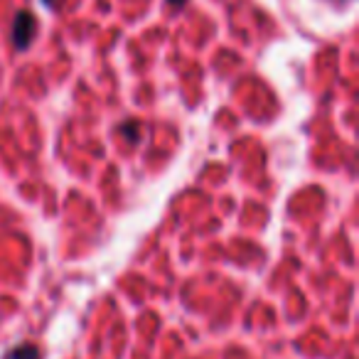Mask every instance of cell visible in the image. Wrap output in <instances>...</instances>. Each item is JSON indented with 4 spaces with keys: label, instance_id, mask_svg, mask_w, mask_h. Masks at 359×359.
<instances>
[{
    "label": "cell",
    "instance_id": "3957f363",
    "mask_svg": "<svg viewBox=\"0 0 359 359\" xmlns=\"http://www.w3.org/2000/svg\"><path fill=\"white\" fill-rule=\"evenodd\" d=\"M121 133H126V140H128V143H138V123H133V121L121 126Z\"/></svg>",
    "mask_w": 359,
    "mask_h": 359
},
{
    "label": "cell",
    "instance_id": "5b68a950",
    "mask_svg": "<svg viewBox=\"0 0 359 359\" xmlns=\"http://www.w3.org/2000/svg\"><path fill=\"white\" fill-rule=\"evenodd\" d=\"M42 3H45L47 8H52V6H55V0H42Z\"/></svg>",
    "mask_w": 359,
    "mask_h": 359
},
{
    "label": "cell",
    "instance_id": "277c9868",
    "mask_svg": "<svg viewBox=\"0 0 359 359\" xmlns=\"http://www.w3.org/2000/svg\"><path fill=\"white\" fill-rule=\"evenodd\" d=\"M168 3H170V6H175V8H180V6H185L187 0H168Z\"/></svg>",
    "mask_w": 359,
    "mask_h": 359
},
{
    "label": "cell",
    "instance_id": "6da1fadb",
    "mask_svg": "<svg viewBox=\"0 0 359 359\" xmlns=\"http://www.w3.org/2000/svg\"><path fill=\"white\" fill-rule=\"evenodd\" d=\"M37 32V20L32 13L20 11L15 15V22H13V42H15L18 50H27L32 45V37Z\"/></svg>",
    "mask_w": 359,
    "mask_h": 359
},
{
    "label": "cell",
    "instance_id": "7a4b0ae2",
    "mask_svg": "<svg viewBox=\"0 0 359 359\" xmlns=\"http://www.w3.org/2000/svg\"><path fill=\"white\" fill-rule=\"evenodd\" d=\"M3 359H42V352H40V347H35V344L22 342V344H15V347L8 349V352L3 354Z\"/></svg>",
    "mask_w": 359,
    "mask_h": 359
}]
</instances>
